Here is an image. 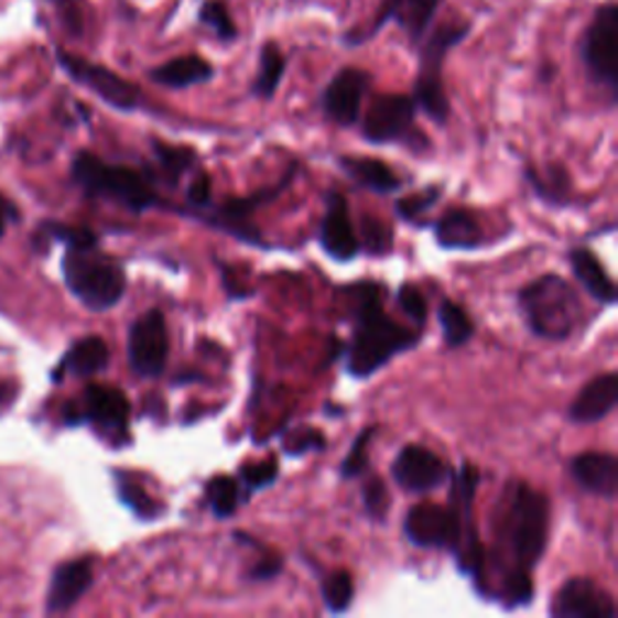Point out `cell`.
Masks as SVG:
<instances>
[{"label": "cell", "instance_id": "cell-17", "mask_svg": "<svg viewBox=\"0 0 618 618\" xmlns=\"http://www.w3.org/2000/svg\"><path fill=\"white\" fill-rule=\"evenodd\" d=\"M319 245L326 257L350 261L360 254V237L353 230L350 208L344 194L332 192L326 196V210L319 225Z\"/></svg>", "mask_w": 618, "mask_h": 618}, {"label": "cell", "instance_id": "cell-35", "mask_svg": "<svg viewBox=\"0 0 618 618\" xmlns=\"http://www.w3.org/2000/svg\"><path fill=\"white\" fill-rule=\"evenodd\" d=\"M360 232H362V245L370 251V254L375 257H384L392 251L394 247V232H392V227H389L387 223L382 220H377L372 216H365L362 218V225H360Z\"/></svg>", "mask_w": 618, "mask_h": 618}, {"label": "cell", "instance_id": "cell-18", "mask_svg": "<svg viewBox=\"0 0 618 618\" xmlns=\"http://www.w3.org/2000/svg\"><path fill=\"white\" fill-rule=\"evenodd\" d=\"M95 583V563L93 559H75L61 563L54 575L52 585L46 592V611L61 614L73 609Z\"/></svg>", "mask_w": 618, "mask_h": 618}, {"label": "cell", "instance_id": "cell-6", "mask_svg": "<svg viewBox=\"0 0 618 618\" xmlns=\"http://www.w3.org/2000/svg\"><path fill=\"white\" fill-rule=\"evenodd\" d=\"M466 34H469V24L440 28L427 36L421 52V71H419V80H415L413 102L437 126H445L449 119V99L443 83L445 56L449 54L452 46H457L464 40Z\"/></svg>", "mask_w": 618, "mask_h": 618}, {"label": "cell", "instance_id": "cell-40", "mask_svg": "<svg viewBox=\"0 0 618 618\" xmlns=\"http://www.w3.org/2000/svg\"><path fill=\"white\" fill-rule=\"evenodd\" d=\"M397 302L399 310L406 314L415 329L421 332L427 322V300L421 295V290L411 283H403L397 293Z\"/></svg>", "mask_w": 618, "mask_h": 618}, {"label": "cell", "instance_id": "cell-20", "mask_svg": "<svg viewBox=\"0 0 618 618\" xmlns=\"http://www.w3.org/2000/svg\"><path fill=\"white\" fill-rule=\"evenodd\" d=\"M571 474L575 484L592 496L614 500L618 490V462L609 452H583L573 457Z\"/></svg>", "mask_w": 618, "mask_h": 618}, {"label": "cell", "instance_id": "cell-5", "mask_svg": "<svg viewBox=\"0 0 618 618\" xmlns=\"http://www.w3.org/2000/svg\"><path fill=\"white\" fill-rule=\"evenodd\" d=\"M73 180L87 196L109 198L113 204L129 208L131 213H143L162 206L153 182L143 172L109 165L93 153H78L73 160Z\"/></svg>", "mask_w": 618, "mask_h": 618}, {"label": "cell", "instance_id": "cell-38", "mask_svg": "<svg viewBox=\"0 0 618 618\" xmlns=\"http://www.w3.org/2000/svg\"><path fill=\"white\" fill-rule=\"evenodd\" d=\"M362 506L375 522H382L389 512V490L387 484L380 476H370L368 481L362 484Z\"/></svg>", "mask_w": 618, "mask_h": 618}, {"label": "cell", "instance_id": "cell-22", "mask_svg": "<svg viewBox=\"0 0 618 618\" xmlns=\"http://www.w3.org/2000/svg\"><path fill=\"white\" fill-rule=\"evenodd\" d=\"M213 75H216V71H213L210 63L192 54V56H180L162 63V66L148 73V78L155 85L167 87V90H186V87L204 85L213 80Z\"/></svg>", "mask_w": 618, "mask_h": 618}, {"label": "cell", "instance_id": "cell-25", "mask_svg": "<svg viewBox=\"0 0 618 618\" xmlns=\"http://www.w3.org/2000/svg\"><path fill=\"white\" fill-rule=\"evenodd\" d=\"M338 165L344 167L346 174H350L360 186L370 188L377 194H394L401 188V180L394 174V170L382 160L375 158H356V155H344L338 160Z\"/></svg>", "mask_w": 618, "mask_h": 618}, {"label": "cell", "instance_id": "cell-16", "mask_svg": "<svg viewBox=\"0 0 618 618\" xmlns=\"http://www.w3.org/2000/svg\"><path fill=\"white\" fill-rule=\"evenodd\" d=\"M440 6H443V0H382L370 32H362L353 44L368 42L370 36L384 28V22H397L411 36V42L419 44L425 32L431 30V22L437 15Z\"/></svg>", "mask_w": 618, "mask_h": 618}, {"label": "cell", "instance_id": "cell-12", "mask_svg": "<svg viewBox=\"0 0 618 618\" xmlns=\"http://www.w3.org/2000/svg\"><path fill=\"white\" fill-rule=\"evenodd\" d=\"M58 63L75 83L85 85L87 90L95 93L109 107L119 111H133L141 107V90L133 83L121 78L119 73L66 52H58Z\"/></svg>", "mask_w": 618, "mask_h": 618}, {"label": "cell", "instance_id": "cell-43", "mask_svg": "<svg viewBox=\"0 0 618 618\" xmlns=\"http://www.w3.org/2000/svg\"><path fill=\"white\" fill-rule=\"evenodd\" d=\"M186 200H188V206H192L194 210H204L210 206V176L204 174V172H198L192 184H188V192H186ZM196 216V213H194Z\"/></svg>", "mask_w": 618, "mask_h": 618}, {"label": "cell", "instance_id": "cell-26", "mask_svg": "<svg viewBox=\"0 0 618 618\" xmlns=\"http://www.w3.org/2000/svg\"><path fill=\"white\" fill-rule=\"evenodd\" d=\"M204 496L210 512L218 517V520H227L237 512V508L245 502V494L239 488L237 478L232 476H213L204 486Z\"/></svg>", "mask_w": 618, "mask_h": 618}, {"label": "cell", "instance_id": "cell-4", "mask_svg": "<svg viewBox=\"0 0 618 618\" xmlns=\"http://www.w3.org/2000/svg\"><path fill=\"white\" fill-rule=\"evenodd\" d=\"M61 269L73 297L93 312L111 310L119 305L126 293V273L121 263L102 254L97 245L68 247Z\"/></svg>", "mask_w": 618, "mask_h": 618}, {"label": "cell", "instance_id": "cell-21", "mask_svg": "<svg viewBox=\"0 0 618 618\" xmlns=\"http://www.w3.org/2000/svg\"><path fill=\"white\" fill-rule=\"evenodd\" d=\"M433 230H435L437 245L447 251H454V249L471 251L484 245L481 225H478V218L474 216V213L466 208H452L433 225Z\"/></svg>", "mask_w": 618, "mask_h": 618}, {"label": "cell", "instance_id": "cell-2", "mask_svg": "<svg viewBox=\"0 0 618 618\" xmlns=\"http://www.w3.org/2000/svg\"><path fill=\"white\" fill-rule=\"evenodd\" d=\"M350 297L353 338L346 350V372L356 380L372 377L401 353L419 346L421 332L397 324L382 307V288L377 283H356L346 288Z\"/></svg>", "mask_w": 618, "mask_h": 618}, {"label": "cell", "instance_id": "cell-10", "mask_svg": "<svg viewBox=\"0 0 618 618\" xmlns=\"http://www.w3.org/2000/svg\"><path fill=\"white\" fill-rule=\"evenodd\" d=\"M68 423H93L97 431L109 437H123L129 431L131 421V403L117 387L109 384H87L83 392V403L75 406L71 403L66 411Z\"/></svg>", "mask_w": 618, "mask_h": 618}, {"label": "cell", "instance_id": "cell-44", "mask_svg": "<svg viewBox=\"0 0 618 618\" xmlns=\"http://www.w3.org/2000/svg\"><path fill=\"white\" fill-rule=\"evenodd\" d=\"M283 561L279 556H263L254 567L249 571L251 579H273L275 575H281Z\"/></svg>", "mask_w": 618, "mask_h": 618}, {"label": "cell", "instance_id": "cell-7", "mask_svg": "<svg viewBox=\"0 0 618 618\" xmlns=\"http://www.w3.org/2000/svg\"><path fill=\"white\" fill-rule=\"evenodd\" d=\"M618 10L614 3L601 6L583 40V63L589 78L607 87L611 97L618 90Z\"/></svg>", "mask_w": 618, "mask_h": 618}, {"label": "cell", "instance_id": "cell-29", "mask_svg": "<svg viewBox=\"0 0 618 618\" xmlns=\"http://www.w3.org/2000/svg\"><path fill=\"white\" fill-rule=\"evenodd\" d=\"M279 474H281V466H279V459H275V457H269V459H263L259 464H242V466H239L237 484H239V488H242L245 500H249L251 496L259 494V490L273 486L275 478H279Z\"/></svg>", "mask_w": 618, "mask_h": 618}, {"label": "cell", "instance_id": "cell-28", "mask_svg": "<svg viewBox=\"0 0 618 618\" xmlns=\"http://www.w3.org/2000/svg\"><path fill=\"white\" fill-rule=\"evenodd\" d=\"M440 326H443V338L447 348L466 346L474 338V322L462 305L454 300H443L437 310Z\"/></svg>", "mask_w": 618, "mask_h": 618}, {"label": "cell", "instance_id": "cell-39", "mask_svg": "<svg viewBox=\"0 0 618 618\" xmlns=\"http://www.w3.org/2000/svg\"><path fill=\"white\" fill-rule=\"evenodd\" d=\"M437 200H440V188L431 186V188H427V192H419V194H413V196L399 198L394 208L399 213V218L419 225V218L425 216V213L431 210L437 204Z\"/></svg>", "mask_w": 618, "mask_h": 618}, {"label": "cell", "instance_id": "cell-32", "mask_svg": "<svg viewBox=\"0 0 618 618\" xmlns=\"http://www.w3.org/2000/svg\"><path fill=\"white\" fill-rule=\"evenodd\" d=\"M150 145H153V153H155V160L160 165V172H165L170 182L176 184L186 170L194 167V162H196L194 150L180 148V145H167L162 141H153Z\"/></svg>", "mask_w": 618, "mask_h": 618}, {"label": "cell", "instance_id": "cell-42", "mask_svg": "<svg viewBox=\"0 0 618 618\" xmlns=\"http://www.w3.org/2000/svg\"><path fill=\"white\" fill-rule=\"evenodd\" d=\"M58 12V20L63 28H66L68 34L80 36L83 34V10H80V0H52Z\"/></svg>", "mask_w": 618, "mask_h": 618}, {"label": "cell", "instance_id": "cell-1", "mask_svg": "<svg viewBox=\"0 0 618 618\" xmlns=\"http://www.w3.org/2000/svg\"><path fill=\"white\" fill-rule=\"evenodd\" d=\"M549 544V500L541 490L514 481L500 498L494 522L490 561L500 577L512 573L532 575Z\"/></svg>", "mask_w": 618, "mask_h": 618}, {"label": "cell", "instance_id": "cell-27", "mask_svg": "<svg viewBox=\"0 0 618 618\" xmlns=\"http://www.w3.org/2000/svg\"><path fill=\"white\" fill-rule=\"evenodd\" d=\"M285 73V56L281 54V48L275 42L263 44L261 48V61H259V73L257 80L251 85V93L261 99H271L279 90V85L283 80Z\"/></svg>", "mask_w": 618, "mask_h": 618}, {"label": "cell", "instance_id": "cell-11", "mask_svg": "<svg viewBox=\"0 0 618 618\" xmlns=\"http://www.w3.org/2000/svg\"><path fill=\"white\" fill-rule=\"evenodd\" d=\"M293 176H295V170L293 172H285V176L279 182V186L261 188V192L251 194L247 198H230V200H225V204H220L216 208L208 206V208H204L200 213H196V216L204 218L208 225L218 227V230L232 235L237 239H242V242H247V245L267 247V242H263V239L259 237L257 227L251 225V216H254V210L259 206L269 204V200H273L275 196H279L283 188L290 182H293Z\"/></svg>", "mask_w": 618, "mask_h": 618}, {"label": "cell", "instance_id": "cell-15", "mask_svg": "<svg viewBox=\"0 0 618 618\" xmlns=\"http://www.w3.org/2000/svg\"><path fill=\"white\" fill-rule=\"evenodd\" d=\"M370 87V75L360 68L338 71L322 93V109L326 119L338 126H353L360 119L362 99Z\"/></svg>", "mask_w": 618, "mask_h": 618}, {"label": "cell", "instance_id": "cell-23", "mask_svg": "<svg viewBox=\"0 0 618 618\" xmlns=\"http://www.w3.org/2000/svg\"><path fill=\"white\" fill-rule=\"evenodd\" d=\"M109 346L105 338L99 336H85L75 340L71 350L58 362V370L54 372V380H61L63 375L73 377H93L102 372L109 365Z\"/></svg>", "mask_w": 618, "mask_h": 618}, {"label": "cell", "instance_id": "cell-45", "mask_svg": "<svg viewBox=\"0 0 618 618\" xmlns=\"http://www.w3.org/2000/svg\"><path fill=\"white\" fill-rule=\"evenodd\" d=\"M10 220H18V208L12 206V200L0 194V237L6 235V227Z\"/></svg>", "mask_w": 618, "mask_h": 618}, {"label": "cell", "instance_id": "cell-19", "mask_svg": "<svg viewBox=\"0 0 618 618\" xmlns=\"http://www.w3.org/2000/svg\"><path fill=\"white\" fill-rule=\"evenodd\" d=\"M618 401V375L616 372H604L595 377L583 392L575 397V401L567 409V419L575 425H595L607 419V415L616 409Z\"/></svg>", "mask_w": 618, "mask_h": 618}, {"label": "cell", "instance_id": "cell-37", "mask_svg": "<svg viewBox=\"0 0 618 618\" xmlns=\"http://www.w3.org/2000/svg\"><path fill=\"white\" fill-rule=\"evenodd\" d=\"M36 237H46V242H63L66 247H93L97 245V237L93 230H85V227H71V225H61V223H44L40 230H36Z\"/></svg>", "mask_w": 618, "mask_h": 618}, {"label": "cell", "instance_id": "cell-36", "mask_svg": "<svg viewBox=\"0 0 618 618\" xmlns=\"http://www.w3.org/2000/svg\"><path fill=\"white\" fill-rule=\"evenodd\" d=\"M324 445H326V437L322 431L310 425H300L285 435L283 452L288 457H305L310 452H322Z\"/></svg>", "mask_w": 618, "mask_h": 618}, {"label": "cell", "instance_id": "cell-9", "mask_svg": "<svg viewBox=\"0 0 618 618\" xmlns=\"http://www.w3.org/2000/svg\"><path fill=\"white\" fill-rule=\"evenodd\" d=\"M170 356V334L165 314L158 307L141 314L129 329V365L138 377L153 380L165 372Z\"/></svg>", "mask_w": 618, "mask_h": 618}, {"label": "cell", "instance_id": "cell-13", "mask_svg": "<svg viewBox=\"0 0 618 618\" xmlns=\"http://www.w3.org/2000/svg\"><path fill=\"white\" fill-rule=\"evenodd\" d=\"M392 478L406 494H431L449 481L452 469L433 449L406 445L392 462Z\"/></svg>", "mask_w": 618, "mask_h": 618}, {"label": "cell", "instance_id": "cell-3", "mask_svg": "<svg viewBox=\"0 0 618 618\" xmlns=\"http://www.w3.org/2000/svg\"><path fill=\"white\" fill-rule=\"evenodd\" d=\"M517 302H520L529 332L544 340H565L573 336L583 317V302L577 290L556 273H546L527 283L517 295Z\"/></svg>", "mask_w": 618, "mask_h": 618}, {"label": "cell", "instance_id": "cell-34", "mask_svg": "<svg viewBox=\"0 0 618 618\" xmlns=\"http://www.w3.org/2000/svg\"><path fill=\"white\" fill-rule=\"evenodd\" d=\"M198 22L206 24V28L223 42L237 40L235 20L230 18V12H227V6L223 3V0H206V3L200 6Z\"/></svg>", "mask_w": 618, "mask_h": 618}, {"label": "cell", "instance_id": "cell-33", "mask_svg": "<svg viewBox=\"0 0 618 618\" xmlns=\"http://www.w3.org/2000/svg\"><path fill=\"white\" fill-rule=\"evenodd\" d=\"M377 435V427L370 425L360 431V435L353 440V447L346 454V459L340 462V478H346V481H353V478H360L365 476V471L370 469V443L372 437Z\"/></svg>", "mask_w": 618, "mask_h": 618}, {"label": "cell", "instance_id": "cell-31", "mask_svg": "<svg viewBox=\"0 0 618 618\" xmlns=\"http://www.w3.org/2000/svg\"><path fill=\"white\" fill-rule=\"evenodd\" d=\"M119 500L143 522H153L162 514L158 500L150 498L148 490L141 484L131 481V478H123L121 474H119Z\"/></svg>", "mask_w": 618, "mask_h": 618}, {"label": "cell", "instance_id": "cell-8", "mask_svg": "<svg viewBox=\"0 0 618 618\" xmlns=\"http://www.w3.org/2000/svg\"><path fill=\"white\" fill-rule=\"evenodd\" d=\"M415 102L409 95H380L365 113L362 138L368 143H411L423 141L415 131Z\"/></svg>", "mask_w": 618, "mask_h": 618}, {"label": "cell", "instance_id": "cell-30", "mask_svg": "<svg viewBox=\"0 0 618 618\" xmlns=\"http://www.w3.org/2000/svg\"><path fill=\"white\" fill-rule=\"evenodd\" d=\"M353 597H356V583L350 573L336 571L322 579L324 607L332 614H346L353 607Z\"/></svg>", "mask_w": 618, "mask_h": 618}, {"label": "cell", "instance_id": "cell-14", "mask_svg": "<svg viewBox=\"0 0 618 618\" xmlns=\"http://www.w3.org/2000/svg\"><path fill=\"white\" fill-rule=\"evenodd\" d=\"M553 618H616L611 595L592 577H571L553 595Z\"/></svg>", "mask_w": 618, "mask_h": 618}, {"label": "cell", "instance_id": "cell-41", "mask_svg": "<svg viewBox=\"0 0 618 618\" xmlns=\"http://www.w3.org/2000/svg\"><path fill=\"white\" fill-rule=\"evenodd\" d=\"M527 176H529V182L534 184L539 196L551 198L553 204H561L563 196L567 194V176L559 167L553 170V172H544V174H536V172L529 170Z\"/></svg>", "mask_w": 618, "mask_h": 618}, {"label": "cell", "instance_id": "cell-24", "mask_svg": "<svg viewBox=\"0 0 618 618\" xmlns=\"http://www.w3.org/2000/svg\"><path fill=\"white\" fill-rule=\"evenodd\" d=\"M567 259H571V269L579 285H583L587 293L599 302V305H614L616 285L607 269H604V263L585 247H575Z\"/></svg>", "mask_w": 618, "mask_h": 618}]
</instances>
